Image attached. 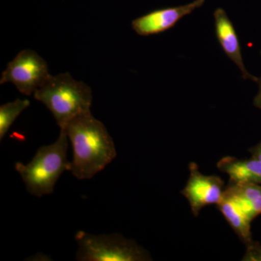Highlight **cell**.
Wrapping results in <instances>:
<instances>
[{
	"label": "cell",
	"mask_w": 261,
	"mask_h": 261,
	"mask_svg": "<svg viewBox=\"0 0 261 261\" xmlns=\"http://www.w3.org/2000/svg\"><path fill=\"white\" fill-rule=\"evenodd\" d=\"M61 129L66 132L73 147L70 171L78 179H90L116 159L112 137L92 113L76 117Z\"/></svg>",
	"instance_id": "cell-1"
},
{
	"label": "cell",
	"mask_w": 261,
	"mask_h": 261,
	"mask_svg": "<svg viewBox=\"0 0 261 261\" xmlns=\"http://www.w3.org/2000/svg\"><path fill=\"white\" fill-rule=\"evenodd\" d=\"M205 0H194L188 4L161 8L149 12L132 22L133 30L142 37L161 34L173 28L184 17L205 4Z\"/></svg>",
	"instance_id": "cell-7"
},
{
	"label": "cell",
	"mask_w": 261,
	"mask_h": 261,
	"mask_svg": "<svg viewBox=\"0 0 261 261\" xmlns=\"http://www.w3.org/2000/svg\"><path fill=\"white\" fill-rule=\"evenodd\" d=\"M220 171L228 175L229 183H250L261 185V160L238 159L237 158H223L217 163Z\"/></svg>",
	"instance_id": "cell-9"
},
{
	"label": "cell",
	"mask_w": 261,
	"mask_h": 261,
	"mask_svg": "<svg viewBox=\"0 0 261 261\" xmlns=\"http://www.w3.org/2000/svg\"><path fill=\"white\" fill-rule=\"evenodd\" d=\"M34 97L50 111L61 129L76 117L91 112L92 89L68 72L51 75Z\"/></svg>",
	"instance_id": "cell-2"
},
{
	"label": "cell",
	"mask_w": 261,
	"mask_h": 261,
	"mask_svg": "<svg viewBox=\"0 0 261 261\" xmlns=\"http://www.w3.org/2000/svg\"><path fill=\"white\" fill-rule=\"evenodd\" d=\"M51 75L42 57L32 49H23L8 63L2 73L0 84H13L20 93L34 95Z\"/></svg>",
	"instance_id": "cell-5"
},
{
	"label": "cell",
	"mask_w": 261,
	"mask_h": 261,
	"mask_svg": "<svg viewBox=\"0 0 261 261\" xmlns=\"http://www.w3.org/2000/svg\"><path fill=\"white\" fill-rule=\"evenodd\" d=\"M189 171L190 176L181 194L189 202L192 214L197 217L206 206L219 204L226 187L219 176L201 173L197 163H190Z\"/></svg>",
	"instance_id": "cell-6"
},
{
	"label": "cell",
	"mask_w": 261,
	"mask_h": 261,
	"mask_svg": "<svg viewBox=\"0 0 261 261\" xmlns=\"http://www.w3.org/2000/svg\"><path fill=\"white\" fill-rule=\"evenodd\" d=\"M68 140L65 130L61 129L58 140L41 147L30 162L15 163V170L31 195L39 197L51 195L60 176L64 171H70V162L67 157Z\"/></svg>",
	"instance_id": "cell-3"
},
{
	"label": "cell",
	"mask_w": 261,
	"mask_h": 261,
	"mask_svg": "<svg viewBox=\"0 0 261 261\" xmlns=\"http://www.w3.org/2000/svg\"><path fill=\"white\" fill-rule=\"evenodd\" d=\"M214 18L216 38L226 56L238 67L244 80L258 82V79L250 74L245 68L236 29L226 12L223 8H218L214 11Z\"/></svg>",
	"instance_id": "cell-8"
},
{
	"label": "cell",
	"mask_w": 261,
	"mask_h": 261,
	"mask_svg": "<svg viewBox=\"0 0 261 261\" xmlns=\"http://www.w3.org/2000/svg\"><path fill=\"white\" fill-rule=\"evenodd\" d=\"M257 83H258L259 85V90L257 95L254 98L253 105L255 108H258L261 111V77L259 79Z\"/></svg>",
	"instance_id": "cell-15"
},
{
	"label": "cell",
	"mask_w": 261,
	"mask_h": 261,
	"mask_svg": "<svg viewBox=\"0 0 261 261\" xmlns=\"http://www.w3.org/2000/svg\"><path fill=\"white\" fill-rule=\"evenodd\" d=\"M29 106V99H16L0 106V140L4 138L16 118Z\"/></svg>",
	"instance_id": "cell-12"
},
{
	"label": "cell",
	"mask_w": 261,
	"mask_h": 261,
	"mask_svg": "<svg viewBox=\"0 0 261 261\" xmlns=\"http://www.w3.org/2000/svg\"><path fill=\"white\" fill-rule=\"evenodd\" d=\"M249 151L251 154V157L261 160V142H259L255 147H252Z\"/></svg>",
	"instance_id": "cell-14"
},
{
	"label": "cell",
	"mask_w": 261,
	"mask_h": 261,
	"mask_svg": "<svg viewBox=\"0 0 261 261\" xmlns=\"http://www.w3.org/2000/svg\"><path fill=\"white\" fill-rule=\"evenodd\" d=\"M75 239L79 246V261L152 260L143 247L119 233L94 235L80 231Z\"/></svg>",
	"instance_id": "cell-4"
},
{
	"label": "cell",
	"mask_w": 261,
	"mask_h": 261,
	"mask_svg": "<svg viewBox=\"0 0 261 261\" xmlns=\"http://www.w3.org/2000/svg\"><path fill=\"white\" fill-rule=\"evenodd\" d=\"M217 207L240 240L245 245L251 243L250 224L252 220L245 214L234 198L225 191L224 197Z\"/></svg>",
	"instance_id": "cell-10"
},
{
	"label": "cell",
	"mask_w": 261,
	"mask_h": 261,
	"mask_svg": "<svg viewBox=\"0 0 261 261\" xmlns=\"http://www.w3.org/2000/svg\"><path fill=\"white\" fill-rule=\"evenodd\" d=\"M246 251L242 259L243 261H261V245L252 241L247 244Z\"/></svg>",
	"instance_id": "cell-13"
},
{
	"label": "cell",
	"mask_w": 261,
	"mask_h": 261,
	"mask_svg": "<svg viewBox=\"0 0 261 261\" xmlns=\"http://www.w3.org/2000/svg\"><path fill=\"white\" fill-rule=\"evenodd\" d=\"M225 191L232 196L252 221L261 214V185L228 182Z\"/></svg>",
	"instance_id": "cell-11"
}]
</instances>
